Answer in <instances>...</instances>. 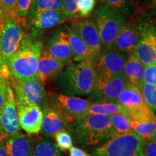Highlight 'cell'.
Listing matches in <instances>:
<instances>
[{"mask_svg": "<svg viewBox=\"0 0 156 156\" xmlns=\"http://www.w3.org/2000/svg\"><path fill=\"white\" fill-rule=\"evenodd\" d=\"M96 83L95 64L89 61H70L59 73L58 87L64 95H88Z\"/></svg>", "mask_w": 156, "mask_h": 156, "instance_id": "obj_1", "label": "cell"}, {"mask_svg": "<svg viewBox=\"0 0 156 156\" xmlns=\"http://www.w3.org/2000/svg\"><path fill=\"white\" fill-rule=\"evenodd\" d=\"M75 142L82 147H96L104 143L115 134L110 116L88 114L73 124Z\"/></svg>", "mask_w": 156, "mask_h": 156, "instance_id": "obj_2", "label": "cell"}, {"mask_svg": "<svg viewBox=\"0 0 156 156\" xmlns=\"http://www.w3.org/2000/svg\"><path fill=\"white\" fill-rule=\"evenodd\" d=\"M44 48L41 41L27 38L7 62L11 77L23 80L36 78L37 65Z\"/></svg>", "mask_w": 156, "mask_h": 156, "instance_id": "obj_3", "label": "cell"}, {"mask_svg": "<svg viewBox=\"0 0 156 156\" xmlns=\"http://www.w3.org/2000/svg\"><path fill=\"white\" fill-rule=\"evenodd\" d=\"M92 156H146L143 140L133 131L114 134L102 145L95 148Z\"/></svg>", "mask_w": 156, "mask_h": 156, "instance_id": "obj_4", "label": "cell"}, {"mask_svg": "<svg viewBox=\"0 0 156 156\" xmlns=\"http://www.w3.org/2000/svg\"><path fill=\"white\" fill-rule=\"evenodd\" d=\"M26 23V18L15 12L5 15L0 28V50L7 62L28 38L25 33Z\"/></svg>", "mask_w": 156, "mask_h": 156, "instance_id": "obj_5", "label": "cell"}, {"mask_svg": "<svg viewBox=\"0 0 156 156\" xmlns=\"http://www.w3.org/2000/svg\"><path fill=\"white\" fill-rule=\"evenodd\" d=\"M95 17L101 45L104 48H112L115 39L124 23V17L119 11L105 5H101L97 9Z\"/></svg>", "mask_w": 156, "mask_h": 156, "instance_id": "obj_6", "label": "cell"}, {"mask_svg": "<svg viewBox=\"0 0 156 156\" xmlns=\"http://www.w3.org/2000/svg\"><path fill=\"white\" fill-rule=\"evenodd\" d=\"M9 82L14 90L16 104H33L44 106L46 101V90L43 84L37 78L20 80L12 77Z\"/></svg>", "mask_w": 156, "mask_h": 156, "instance_id": "obj_7", "label": "cell"}, {"mask_svg": "<svg viewBox=\"0 0 156 156\" xmlns=\"http://www.w3.org/2000/svg\"><path fill=\"white\" fill-rule=\"evenodd\" d=\"M127 83L124 75H108L96 73V83L92 97L96 102L116 103L117 98Z\"/></svg>", "mask_w": 156, "mask_h": 156, "instance_id": "obj_8", "label": "cell"}, {"mask_svg": "<svg viewBox=\"0 0 156 156\" xmlns=\"http://www.w3.org/2000/svg\"><path fill=\"white\" fill-rule=\"evenodd\" d=\"M19 133L20 126L17 119L16 101L14 91L9 82L5 103L0 111V142L5 141Z\"/></svg>", "mask_w": 156, "mask_h": 156, "instance_id": "obj_9", "label": "cell"}, {"mask_svg": "<svg viewBox=\"0 0 156 156\" xmlns=\"http://www.w3.org/2000/svg\"><path fill=\"white\" fill-rule=\"evenodd\" d=\"M90 101L77 96L64 94L54 95L51 106L61 114L69 124L88 114Z\"/></svg>", "mask_w": 156, "mask_h": 156, "instance_id": "obj_10", "label": "cell"}, {"mask_svg": "<svg viewBox=\"0 0 156 156\" xmlns=\"http://www.w3.org/2000/svg\"><path fill=\"white\" fill-rule=\"evenodd\" d=\"M126 60L124 53L114 48H104L101 51L95 65L97 73L108 75H124V65Z\"/></svg>", "mask_w": 156, "mask_h": 156, "instance_id": "obj_11", "label": "cell"}, {"mask_svg": "<svg viewBox=\"0 0 156 156\" xmlns=\"http://www.w3.org/2000/svg\"><path fill=\"white\" fill-rule=\"evenodd\" d=\"M71 29L85 43L97 61L102 51V45L94 20H85L76 21L72 25Z\"/></svg>", "mask_w": 156, "mask_h": 156, "instance_id": "obj_12", "label": "cell"}, {"mask_svg": "<svg viewBox=\"0 0 156 156\" xmlns=\"http://www.w3.org/2000/svg\"><path fill=\"white\" fill-rule=\"evenodd\" d=\"M19 126L29 134H38L42 128L43 111L33 104H16Z\"/></svg>", "mask_w": 156, "mask_h": 156, "instance_id": "obj_13", "label": "cell"}, {"mask_svg": "<svg viewBox=\"0 0 156 156\" xmlns=\"http://www.w3.org/2000/svg\"><path fill=\"white\" fill-rule=\"evenodd\" d=\"M29 13L34 35L53 28L66 20L63 12L59 11L30 10Z\"/></svg>", "mask_w": 156, "mask_h": 156, "instance_id": "obj_14", "label": "cell"}, {"mask_svg": "<svg viewBox=\"0 0 156 156\" xmlns=\"http://www.w3.org/2000/svg\"><path fill=\"white\" fill-rule=\"evenodd\" d=\"M46 49L53 57L65 64L71 61L74 56L67 30L55 31L48 40Z\"/></svg>", "mask_w": 156, "mask_h": 156, "instance_id": "obj_15", "label": "cell"}, {"mask_svg": "<svg viewBox=\"0 0 156 156\" xmlns=\"http://www.w3.org/2000/svg\"><path fill=\"white\" fill-rule=\"evenodd\" d=\"M142 36V32L135 25L124 23L115 39L112 48L122 53L132 54Z\"/></svg>", "mask_w": 156, "mask_h": 156, "instance_id": "obj_16", "label": "cell"}, {"mask_svg": "<svg viewBox=\"0 0 156 156\" xmlns=\"http://www.w3.org/2000/svg\"><path fill=\"white\" fill-rule=\"evenodd\" d=\"M65 63L53 57L46 48H43L37 65L36 78L44 84L59 75Z\"/></svg>", "mask_w": 156, "mask_h": 156, "instance_id": "obj_17", "label": "cell"}, {"mask_svg": "<svg viewBox=\"0 0 156 156\" xmlns=\"http://www.w3.org/2000/svg\"><path fill=\"white\" fill-rule=\"evenodd\" d=\"M43 109L41 129L46 135L54 136L57 132L69 128V124L65 119L51 105H44Z\"/></svg>", "mask_w": 156, "mask_h": 156, "instance_id": "obj_18", "label": "cell"}, {"mask_svg": "<svg viewBox=\"0 0 156 156\" xmlns=\"http://www.w3.org/2000/svg\"><path fill=\"white\" fill-rule=\"evenodd\" d=\"M36 139L31 134H18L5 140L8 156H31Z\"/></svg>", "mask_w": 156, "mask_h": 156, "instance_id": "obj_19", "label": "cell"}, {"mask_svg": "<svg viewBox=\"0 0 156 156\" xmlns=\"http://www.w3.org/2000/svg\"><path fill=\"white\" fill-rule=\"evenodd\" d=\"M146 66L156 63V38L155 33L149 32L142 37L133 53Z\"/></svg>", "mask_w": 156, "mask_h": 156, "instance_id": "obj_20", "label": "cell"}, {"mask_svg": "<svg viewBox=\"0 0 156 156\" xmlns=\"http://www.w3.org/2000/svg\"><path fill=\"white\" fill-rule=\"evenodd\" d=\"M116 103L126 108V114L127 111L145 106L140 90L136 85L129 82L119 95Z\"/></svg>", "mask_w": 156, "mask_h": 156, "instance_id": "obj_21", "label": "cell"}, {"mask_svg": "<svg viewBox=\"0 0 156 156\" xmlns=\"http://www.w3.org/2000/svg\"><path fill=\"white\" fill-rule=\"evenodd\" d=\"M144 71L145 66L133 54H130L126 58L124 69V76L127 81L141 90L144 84Z\"/></svg>", "mask_w": 156, "mask_h": 156, "instance_id": "obj_22", "label": "cell"}, {"mask_svg": "<svg viewBox=\"0 0 156 156\" xmlns=\"http://www.w3.org/2000/svg\"><path fill=\"white\" fill-rule=\"evenodd\" d=\"M68 36H69V42L71 49L73 51V57L75 61H89L95 64L96 60L93 56V54L87 48L83 41L79 38V36L69 27L66 28Z\"/></svg>", "mask_w": 156, "mask_h": 156, "instance_id": "obj_23", "label": "cell"}, {"mask_svg": "<svg viewBox=\"0 0 156 156\" xmlns=\"http://www.w3.org/2000/svg\"><path fill=\"white\" fill-rule=\"evenodd\" d=\"M88 114H101L112 116L115 114H123L126 116L125 108L114 102L91 103L88 108Z\"/></svg>", "mask_w": 156, "mask_h": 156, "instance_id": "obj_24", "label": "cell"}, {"mask_svg": "<svg viewBox=\"0 0 156 156\" xmlns=\"http://www.w3.org/2000/svg\"><path fill=\"white\" fill-rule=\"evenodd\" d=\"M31 156H64L53 140L49 138L36 140Z\"/></svg>", "mask_w": 156, "mask_h": 156, "instance_id": "obj_25", "label": "cell"}, {"mask_svg": "<svg viewBox=\"0 0 156 156\" xmlns=\"http://www.w3.org/2000/svg\"><path fill=\"white\" fill-rule=\"evenodd\" d=\"M132 130L142 140L151 139L153 133L156 132V120L155 117L145 122H136L132 121L131 122Z\"/></svg>", "mask_w": 156, "mask_h": 156, "instance_id": "obj_26", "label": "cell"}, {"mask_svg": "<svg viewBox=\"0 0 156 156\" xmlns=\"http://www.w3.org/2000/svg\"><path fill=\"white\" fill-rule=\"evenodd\" d=\"M110 120L115 134H124L132 131L131 128L132 120L125 115H112L110 116Z\"/></svg>", "mask_w": 156, "mask_h": 156, "instance_id": "obj_27", "label": "cell"}, {"mask_svg": "<svg viewBox=\"0 0 156 156\" xmlns=\"http://www.w3.org/2000/svg\"><path fill=\"white\" fill-rule=\"evenodd\" d=\"M140 91L145 105L155 115L156 112V86L144 83Z\"/></svg>", "mask_w": 156, "mask_h": 156, "instance_id": "obj_28", "label": "cell"}, {"mask_svg": "<svg viewBox=\"0 0 156 156\" xmlns=\"http://www.w3.org/2000/svg\"><path fill=\"white\" fill-rule=\"evenodd\" d=\"M32 7L33 9H30V10L62 12L63 10V0H34Z\"/></svg>", "mask_w": 156, "mask_h": 156, "instance_id": "obj_29", "label": "cell"}, {"mask_svg": "<svg viewBox=\"0 0 156 156\" xmlns=\"http://www.w3.org/2000/svg\"><path fill=\"white\" fill-rule=\"evenodd\" d=\"M78 0H63L62 12L67 20H77L82 18L77 8Z\"/></svg>", "mask_w": 156, "mask_h": 156, "instance_id": "obj_30", "label": "cell"}, {"mask_svg": "<svg viewBox=\"0 0 156 156\" xmlns=\"http://www.w3.org/2000/svg\"><path fill=\"white\" fill-rule=\"evenodd\" d=\"M54 138L56 140V145L59 150L65 151L73 147V137L67 130H62L57 132L54 135Z\"/></svg>", "mask_w": 156, "mask_h": 156, "instance_id": "obj_31", "label": "cell"}, {"mask_svg": "<svg viewBox=\"0 0 156 156\" xmlns=\"http://www.w3.org/2000/svg\"><path fill=\"white\" fill-rule=\"evenodd\" d=\"M95 0H78L77 8L81 17H87L93 10Z\"/></svg>", "mask_w": 156, "mask_h": 156, "instance_id": "obj_32", "label": "cell"}, {"mask_svg": "<svg viewBox=\"0 0 156 156\" xmlns=\"http://www.w3.org/2000/svg\"><path fill=\"white\" fill-rule=\"evenodd\" d=\"M34 0H17L15 13L19 16L26 18L32 7Z\"/></svg>", "mask_w": 156, "mask_h": 156, "instance_id": "obj_33", "label": "cell"}, {"mask_svg": "<svg viewBox=\"0 0 156 156\" xmlns=\"http://www.w3.org/2000/svg\"><path fill=\"white\" fill-rule=\"evenodd\" d=\"M143 79L144 83L156 85V63L145 67Z\"/></svg>", "mask_w": 156, "mask_h": 156, "instance_id": "obj_34", "label": "cell"}, {"mask_svg": "<svg viewBox=\"0 0 156 156\" xmlns=\"http://www.w3.org/2000/svg\"><path fill=\"white\" fill-rule=\"evenodd\" d=\"M100 2L103 3V5L119 11L125 9L129 4L130 0H100Z\"/></svg>", "mask_w": 156, "mask_h": 156, "instance_id": "obj_35", "label": "cell"}, {"mask_svg": "<svg viewBox=\"0 0 156 156\" xmlns=\"http://www.w3.org/2000/svg\"><path fill=\"white\" fill-rule=\"evenodd\" d=\"M10 72H9L8 64L6 60L4 58L1 50H0V78L9 80L10 77Z\"/></svg>", "mask_w": 156, "mask_h": 156, "instance_id": "obj_36", "label": "cell"}, {"mask_svg": "<svg viewBox=\"0 0 156 156\" xmlns=\"http://www.w3.org/2000/svg\"><path fill=\"white\" fill-rule=\"evenodd\" d=\"M143 145L146 156H156V142L152 139L143 140Z\"/></svg>", "mask_w": 156, "mask_h": 156, "instance_id": "obj_37", "label": "cell"}, {"mask_svg": "<svg viewBox=\"0 0 156 156\" xmlns=\"http://www.w3.org/2000/svg\"><path fill=\"white\" fill-rule=\"evenodd\" d=\"M9 83V80L0 78V111L2 108L5 101L6 91Z\"/></svg>", "mask_w": 156, "mask_h": 156, "instance_id": "obj_38", "label": "cell"}, {"mask_svg": "<svg viewBox=\"0 0 156 156\" xmlns=\"http://www.w3.org/2000/svg\"><path fill=\"white\" fill-rule=\"evenodd\" d=\"M5 15L15 12L17 0H1Z\"/></svg>", "mask_w": 156, "mask_h": 156, "instance_id": "obj_39", "label": "cell"}, {"mask_svg": "<svg viewBox=\"0 0 156 156\" xmlns=\"http://www.w3.org/2000/svg\"><path fill=\"white\" fill-rule=\"evenodd\" d=\"M70 156H90L83 150L76 147H72L69 149Z\"/></svg>", "mask_w": 156, "mask_h": 156, "instance_id": "obj_40", "label": "cell"}, {"mask_svg": "<svg viewBox=\"0 0 156 156\" xmlns=\"http://www.w3.org/2000/svg\"><path fill=\"white\" fill-rule=\"evenodd\" d=\"M5 10H4L2 4L1 0H0V28H1L2 25L4 20H5Z\"/></svg>", "mask_w": 156, "mask_h": 156, "instance_id": "obj_41", "label": "cell"}, {"mask_svg": "<svg viewBox=\"0 0 156 156\" xmlns=\"http://www.w3.org/2000/svg\"><path fill=\"white\" fill-rule=\"evenodd\" d=\"M3 142H0V156H8L6 152L5 145H3Z\"/></svg>", "mask_w": 156, "mask_h": 156, "instance_id": "obj_42", "label": "cell"}]
</instances>
